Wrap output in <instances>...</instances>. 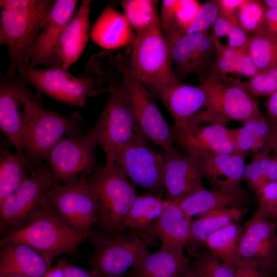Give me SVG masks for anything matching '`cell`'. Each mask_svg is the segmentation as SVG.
I'll return each instance as SVG.
<instances>
[{
    "mask_svg": "<svg viewBox=\"0 0 277 277\" xmlns=\"http://www.w3.org/2000/svg\"><path fill=\"white\" fill-rule=\"evenodd\" d=\"M77 3L75 0L55 1L46 24L24 58L30 67L45 65L51 68H62L58 55L59 41L65 27L73 16Z\"/></svg>",
    "mask_w": 277,
    "mask_h": 277,
    "instance_id": "obj_18",
    "label": "cell"
},
{
    "mask_svg": "<svg viewBox=\"0 0 277 277\" xmlns=\"http://www.w3.org/2000/svg\"><path fill=\"white\" fill-rule=\"evenodd\" d=\"M276 224H277V222H276Z\"/></svg>",
    "mask_w": 277,
    "mask_h": 277,
    "instance_id": "obj_59",
    "label": "cell"
},
{
    "mask_svg": "<svg viewBox=\"0 0 277 277\" xmlns=\"http://www.w3.org/2000/svg\"><path fill=\"white\" fill-rule=\"evenodd\" d=\"M197 76L209 97L210 124L225 127L233 121L243 123L261 110L254 97L240 84L239 79L224 80L203 73Z\"/></svg>",
    "mask_w": 277,
    "mask_h": 277,
    "instance_id": "obj_11",
    "label": "cell"
},
{
    "mask_svg": "<svg viewBox=\"0 0 277 277\" xmlns=\"http://www.w3.org/2000/svg\"><path fill=\"white\" fill-rule=\"evenodd\" d=\"M173 144L194 157L202 156L235 153L231 129L206 124L184 129L171 126Z\"/></svg>",
    "mask_w": 277,
    "mask_h": 277,
    "instance_id": "obj_20",
    "label": "cell"
},
{
    "mask_svg": "<svg viewBox=\"0 0 277 277\" xmlns=\"http://www.w3.org/2000/svg\"><path fill=\"white\" fill-rule=\"evenodd\" d=\"M220 8L217 0L208 1L201 4L195 18L183 33L209 31L219 16Z\"/></svg>",
    "mask_w": 277,
    "mask_h": 277,
    "instance_id": "obj_41",
    "label": "cell"
},
{
    "mask_svg": "<svg viewBox=\"0 0 277 277\" xmlns=\"http://www.w3.org/2000/svg\"><path fill=\"white\" fill-rule=\"evenodd\" d=\"M269 122L273 137V148L275 149V156L277 157V124L273 123L270 119Z\"/></svg>",
    "mask_w": 277,
    "mask_h": 277,
    "instance_id": "obj_53",
    "label": "cell"
},
{
    "mask_svg": "<svg viewBox=\"0 0 277 277\" xmlns=\"http://www.w3.org/2000/svg\"><path fill=\"white\" fill-rule=\"evenodd\" d=\"M258 209L273 222H277V182H268L256 192Z\"/></svg>",
    "mask_w": 277,
    "mask_h": 277,
    "instance_id": "obj_42",
    "label": "cell"
},
{
    "mask_svg": "<svg viewBox=\"0 0 277 277\" xmlns=\"http://www.w3.org/2000/svg\"><path fill=\"white\" fill-rule=\"evenodd\" d=\"M88 239L94 247L88 264L97 277H125L149 251L148 244L131 231L111 238L102 230H91Z\"/></svg>",
    "mask_w": 277,
    "mask_h": 277,
    "instance_id": "obj_9",
    "label": "cell"
},
{
    "mask_svg": "<svg viewBox=\"0 0 277 277\" xmlns=\"http://www.w3.org/2000/svg\"><path fill=\"white\" fill-rule=\"evenodd\" d=\"M276 224L259 209L244 226L236 255L239 263L253 264L267 273L277 264Z\"/></svg>",
    "mask_w": 277,
    "mask_h": 277,
    "instance_id": "obj_17",
    "label": "cell"
},
{
    "mask_svg": "<svg viewBox=\"0 0 277 277\" xmlns=\"http://www.w3.org/2000/svg\"><path fill=\"white\" fill-rule=\"evenodd\" d=\"M184 277H196L195 274L191 269L190 266Z\"/></svg>",
    "mask_w": 277,
    "mask_h": 277,
    "instance_id": "obj_56",
    "label": "cell"
},
{
    "mask_svg": "<svg viewBox=\"0 0 277 277\" xmlns=\"http://www.w3.org/2000/svg\"><path fill=\"white\" fill-rule=\"evenodd\" d=\"M215 54L213 61L203 74L224 80H232L229 74L252 77L259 71L250 56L248 47L234 49L224 45L220 40L213 39Z\"/></svg>",
    "mask_w": 277,
    "mask_h": 277,
    "instance_id": "obj_27",
    "label": "cell"
},
{
    "mask_svg": "<svg viewBox=\"0 0 277 277\" xmlns=\"http://www.w3.org/2000/svg\"><path fill=\"white\" fill-rule=\"evenodd\" d=\"M275 277H277V272L275 274Z\"/></svg>",
    "mask_w": 277,
    "mask_h": 277,
    "instance_id": "obj_58",
    "label": "cell"
},
{
    "mask_svg": "<svg viewBox=\"0 0 277 277\" xmlns=\"http://www.w3.org/2000/svg\"><path fill=\"white\" fill-rule=\"evenodd\" d=\"M56 265L62 269L64 277H97L92 269H83L60 257L58 258Z\"/></svg>",
    "mask_w": 277,
    "mask_h": 277,
    "instance_id": "obj_46",
    "label": "cell"
},
{
    "mask_svg": "<svg viewBox=\"0 0 277 277\" xmlns=\"http://www.w3.org/2000/svg\"><path fill=\"white\" fill-rule=\"evenodd\" d=\"M156 0H123L124 15L135 35L142 34L160 24Z\"/></svg>",
    "mask_w": 277,
    "mask_h": 277,
    "instance_id": "obj_35",
    "label": "cell"
},
{
    "mask_svg": "<svg viewBox=\"0 0 277 277\" xmlns=\"http://www.w3.org/2000/svg\"><path fill=\"white\" fill-rule=\"evenodd\" d=\"M158 98L172 116L171 126L181 129L209 124L211 109L209 97L204 88L180 82L157 93Z\"/></svg>",
    "mask_w": 277,
    "mask_h": 277,
    "instance_id": "obj_16",
    "label": "cell"
},
{
    "mask_svg": "<svg viewBox=\"0 0 277 277\" xmlns=\"http://www.w3.org/2000/svg\"><path fill=\"white\" fill-rule=\"evenodd\" d=\"M244 197L243 191L226 192L214 188L208 190L204 188L173 202L192 218L215 209L238 207Z\"/></svg>",
    "mask_w": 277,
    "mask_h": 277,
    "instance_id": "obj_30",
    "label": "cell"
},
{
    "mask_svg": "<svg viewBox=\"0 0 277 277\" xmlns=\"http://www.w3.org/2000/svg\"><path fill=\"white\" fill-rule=\"evenodd\" d=\"M266 6L262 1L244 0L237 12L240 26L252 37L265 28Z\"/></svg>",
    "mask_w": 277,
    "mask_h": 277,
    "instance_id": "obj_37",
    "label": "cell"
},
{
    "mask_svg": "<svg viewBox=\"0 0 277 277\" xmlns=\"http://www.w3.org/2000/svg\"><path fill=\"white\" fill-rule=\"evenodd\" d=\"M90 233L76 231L57 216L46 199L23 227L5 233L1 241L26 244L36 251L49 268L61 254L74 258L80 245Z\"/></svg>",
    "mask_w": 277,
    "mask_h": 277,
    "instance_id": "obj_2",
    "label": "cell"
},
{
    "mask_svg": "<svg viewBox=\"0 0 277 277\" xmlns=\"http://www.w3.org/2000/svg\"><path fill=\"white\" fill-rule=\"evenodd\" d=\"M244 211L238 207L212 210L192 220L189 240L186 245L190 255L197 256L198 248L213 233L232 223L239 221Z\"/></svg>",
    "mask_w": 277,
    "mask_h": 277,
    "instance_id": "obj_28",
    "label": "cell"
},
{
    "mask_svg": "<svg viewBox=\"0 0 277 277\" xmlns=\"http://www.w3.org/2000/svg\"><path fill=\"white\" fill-rule=\"evenodd\" d=\"M262 2L267 8H277V0H264Z\"/></svg>",
    "mask_w": 277,
    "mask_h": 277,
    "instance_id": "obj_54",
    "label": "cell"
},
{
    "mask_svg": "<svg viewBox=\"0 0 277 277\" xmlns=\"http://www.w3.org/2000/svg\"><path fill=\"white\" fill-rule=\"evenodd\" d=\"M113 63L121 75V90L142 132L162 149L172 146L171 127L165 120L154 97L126 65L122 54L115 56Z\"/></svg>",
    "mask_w": 277,
    "mask_h": 277,
    "instance_id": "obj_5",
    "label": "cell"
},
{
    "mask_svg": "<svg viewBox=\"0 0 277 277\" xmlns=\"http://www.w3.org/2000/svg\"><path fill=\"white\" fill-rule=\"evenodd\" d=\"M232 23L227 18L219 14L213 25V33L211 35L212 38L220 40L221 37L227 36Z\"/></svg>",
    "mask_w": 277,
    "mask_h": 277,
    "instance_id": "obj_48",
    "label": "cell"
},
{
    "mask_svg": "<svg viewBox=\"0 0 277 277\" xmlns=\"http://www.w3.org/2000/svg\"><path fill=\"white\" fill-rule=\"evenodd\" d=\"M81 119L77 112L67 117L47 110L37 96L32 106L23 142L25 156L30 165L35 167L42 163L64 137L78 135Z\"/></svg>",
    "mask_w": 277,
    "mask_h": 277,
    "instance_id": "obj_8",
    "label": "cell"
},
{
    "mask_svg": "<svg viewBox=\"0 0 277 277\" xmlns=\"http://www.w3.org/2000/svg\"><path fill=\"white\" fill-rule=\"evenodd\" d=\"M192 222L177 204L168 202L161 216L137 236L148 244L157 238L162 247L183 251L190 236Z\"/></svg>",
    "mask_w": 277,
    "mask_h": 277,
    "instance_id": "obj_21",
    "label": "cell"
},
{
    "mask_svg": "<svg viewBox=\"0 0 277 277\" xmlns=\"http://www.w3.org/2000/svg\"><path fill=\"white\" fill-rule=\"evenodd\" d=\"M26 83L22 75L2 76L0 82V127L15 153L25 157L24 138L37 97L27 88Z\"/></svg>",
    "mask_w": 277,
    "mask_h": 277,
    "instance_id": "obj_14",
    "label": "cell"
},
{
    "mask_svg": "<svg viewBox=\"0 0 277 277\" xmlns=\"http://www.w3.org/2000/svg\"><path fill=\"white\" fill-rule=\"evenodd\" d=\"M248 51L259 72L277 67V34L265 28L250 37Z\"/></svg>",
    "mask_w": 277,
    "mask_h": 277,
    "instance_id": "obj_36",
    "label": "cell"
},
{
    "mask_svg": "<svg viewBox=\"0 0 277 277\" xmlns=\"http://www.w3.org/2000/svg\"><path fill=\"white\" fill-rule=\"evenodd\" d=\"M164 34L177 78L180 81L190 75L196 74L194 55L186 34L174 31Z\"/></svg>",
    "mask_w": 277,
    "mask_h": 277,
    "instance_id": "obj_34",
    "label": "cell"
},
{
    "mask_svg": "<svg viewBox=\"0 0 277 277\" xmlns=\"http://www.w3.org/2000/svg\"><path fill=\"white\" fill-rule=\"evenodd\" d=\"M92 1L83 0L61 36L58 55L62 69L68 70L82 55L90 35L89 21Z\"/></svg>",
    "mask_w": 277,
    "mask_h": 277,
    "instance_id": "obj_23",
    "label": "cell"
},
{
    "mask_svg": "<svg viewBox=\"0 0 277 277\" xmlns=\"http://www.w3.org/2000/svg\"><path fill=\"white\" fill-rule=\"evenodd\" d=\"M97 146L90 130L82 135L64 137L45 159L53 180L69 184L87 177L99 167L95 155Z\"/></svg>",
    "mask_w": 277,
    "mask_h": 277,
    "instance_id": "obj_13",
    "label": "cell"
},
{
    "mask_svg": "<svg viewBox=\"0 0 277 277\" xmlns=\"http://www.w3.org/2000/svg\"><path fill=\"white\" fill-rule=\"evenodd\" d=\"M160 153L165 164V200L176 202L205 188L195 157L183 155L173 145L162 149Z\"/></svg>",
    "mask_w": 277,
    "mask_h": 277,
    "instance_id": "obj_19",
    "label": "cell"
},
{
    "mask_svg": "<svg viewBox=\"0 0 277 277\" xmlns=\"http://www.w3.org/2000/svg\"><path fill=\"white\" fill-rule=\"evenodd\" d=\"M265 28L268 31L277 34V23L267 25Z\"/></svg>",
    "mask_w": 277,
    "mask_h": 277,
    "instance_id": "obj_55",
    "label": "cell"
},
{
    "mask_svg": "<svg viewBox=\"0 0 277 277\" xmlns=\"http://www.w3.org/2000/svg\"><path fill=\"white\" fill-rule=\"evenodd\" d=\"M100 71L108 83L109 95L94 126L90 129L97 145L107 155H112L121 147L145 139L137 126L128 103L121 88L115 84L108 71Z\"/></svg>",
    "mask_w": 277,
    "mask_h": 277,
    "instance_id": "obj_6",
    "label": "cell"
},
{
    "mask_svg": "<svg viewBox=\"0 0 277 277\" xmlns=\"http://www.w3.org/2000/svg\"><path fill=\"white\" fill-rule=\"evenodd\" d=\"M27 159L8 150L0 157V202L13 192L33 169Z\"/></svg>",
    "mask_w": 277,
    "mask_h": 277,
    "instance_id": "obj_33",
    "label": "cell"
},
{
    "mask_svg": "<svg viewBox=\"0 0 277 277\" xmlns=\"http://www.w3.org/2000/svg\"><path fill=\"white\" fill-rule=\"evenodd\" d=\"M0 245V277H41L49 268L43 257L26 244L1 241Z\"/></svg>",
    "mask_w": 277,
    "mask_h": 277,
    "instance_id": "obj_24",
    "label": "cell"
},
{
    "mask_svg": "<svg viewBox=\"0 0 277 277\" xmlns=\"http://www.w3.org/2000/svg\"><path fill=\"white\" fill-rule=\"evenodd\" d=\"M244 226L232 223L212 234L205 244L209 252L222 262L236 267L239 263L236 251Z\"/></svg>",
    "mask_w": 277,
    "mask_h": 277,
    "instance_id": "obj_32",
    "label": "cell"
},
{
    "mask_svg": "<svg viewBox=\"0 0 277 277\" xmlns=\"http://www.w3.org/2000/svg\"><path fill=\"white\" fill-rule=\"evenodd\" d=\"M229 47L234 49H244L248 47L249 36L239 23H232L227 34Z\"/></svg>",
    "mask_w": 277,
    "mask_h": 277,
    "instance_id": "obj_44",
    "label": "cell"
},
{
    "mask_svg": "<svg viewBox=\"0 0 277 277\" xmlns=\"http://www.w3.org/2000/svg\"><path fill=\"white\" fill-rule=\"evenodd\" d=\"M6 277H29V276H25V275H14L8 276Z\"/></svg>",
    "mask_w": 277,
    "mask_h": 277,
    "instance_id": "obj_57",
    "label": "cell"
},
{
    "mask_svg": "<svg viewBox=\"0 0 277 277\" xmlns=\"http://www.w3.org/2000/svg\"><path fill=\"white\" fill-rule=\"evenodd\" d=\"M196 257L190 264L196 277H235L236 267L223 263L210 252Z\"/></svg>",
    "mask_w": 277,
    "mask_h": 277,
    "instance_id": "obj_38",
    "label": "cell"
},
{
    "mask_svg": "<svg viewBox=\"0 0 277 277\" xmlns=\"http://www.w3.org/2000/svg\"><path fill=\"white\" fill-rule=\"evenodd\" d=\"M240 84L253 96L269 97L277 91V67L259 72Z\"/></svg>",
    "mask_w": 277,
    "mask_h": 277,
    "instance_id": "obj_39",
    "label": "cell"
},
{
    "mask_svg": "<svg viewBox=\"0 0 277 277\" xmlns=\"http://www.w3.org/2000/svg\"><path fill=\"white\" fill-rule=\"evenodd\" d=\"M98 203L96 224L110 238L126 233V221L137 196L136 189L114 160L106 156L87 179Z\"/></svg>",
    "mask_w": 277,
    "mask_h": 277,
    "instance_id": "obj_3",
    "label": "cell"
},
{
    "mask_svg": "<svg viewBox=\"0 0 277 277\" xmlns=\"http://www.w3.org/2000/svg\"><path fill=\"white\" fill-rule=\"evenodd\" d=\"M18 72L27 83L56 101L71 106L83 107L88 96L96 94L102 87L103 76L90 70L87 75L77 77L60 68L37 69L30 67L24 59ZM98 74V73H97Z\"/></svg>",
    "mask_w": 277,
    "mask_h": 277,
    "instance_id": "obj_7",
    "label": "cell"
},
{
    "mask_svg": "<svg viewBox=\"0 0 277 277\" xmlns=\"http://www.w3.org/2000/svg\"><path fill=\"white\" fill-rule=\"evenodd\" d=\"M106 156L112 158L134 184L162 197L165 193L164 159L161 153L147 146L145 139L126 145Z\"/></svg>",
    "mask_w": 277,
    "mask_h": 277,
    "instance_id": "obj_15",
    "label": "cell"
},
{
    "mask_svg": "<svg viewBox=\"0 0 277 277\" xmlns=\"http://www.w3.org/2000/svg\"><path fill=\"white\" fill-rule=\"evenodd\" d=\"M266 108L269 118L277 124V91L268 97Z\"/></svg>",
    "mask_w": 277,
    "mask_h": 277,
    "instance_id": "obj_49",
    "label": "cell"
},
{
    "mask_svg": "<svg viewBox=\"0 0 277 277\" xmlns=\"http://www.w3.org/2000/svg\"><path fill=\"white\" fill-rule=\"evenodd\" d=\"M41 277H64L62 269L58 265L49 268Z\"/></svg>",
    "mask_w": 277,
    "mask_h": 277,
    "instance_id": "obj_52",
    "label": "cell"
},
{
    "mask_svg": "<svg viewBox=\"0 0 277 277\" xmlns=\"http://www.w3.org/2000/svg\"><path fill=\"white\" fill-rule=\"evenodd\" d=\"M168 202L151 193L137 195L126 221V227L137 236L161 216Z\"/></svg>",
    "mask_w": 277,
    "mask_h": 277,
    "instance_id": "obj_31",
    "label": "cell"
},
{
    "mask_svg": "<svg viewBox=\"0 0 277 277\" xmlns=\"http://www.w3.org/2000/svg\"><path fill=\"white\" fill-rule=\"evenodd\" d=\"M190 266L183 250L161 247L156 252L148 251L125 277H184Z\"/></svg>",
    "mask_w": 277,
    "mask_h": 277,
    "instance_id": "obj_26",
    "label": "cell"
},
{
    "mask_svg": "<svg viewBox=\"0 0 277 277\" xmlns=\"http://www.w3.org/2000/svg\"><path fill=\"white\" fill-rule=\"evenodd\" d=\"M201 4L194 0H178L174 19L169 32H179L183 33L193 21Z\"/></svg>",
    "mask_w": 277,
    "mask_h": 277,
    "instance_id": "obj_40",
    "label": "cell"
},
{
    "mask_svg": "<svg viewBox=\"0 0 277 277\" xmlns=\"http://www.w3.org/2000/svg\"><path fill=\"white\" fill-rule=\"evenodd\" d=\"M55 1L1 0L0 44L8 47L6 76L13 77L46 24Z\"/></svg>",
    "mask_w": 277,
    "mask_h": 277,
    "instance_id": "obj_1",
    "label": "cell"
},
{
    "mask_svg": "<svg viewBox=\"0 0 277 277\" xmlns=\"http://www.w3.org/2000/svg\"><path fill=\"white\" fill-rule=\"evenodd\" d=\"M132 45L129 67L153 96L180 82L160 24L135 35Z\"/></svg>",
    "mask_w": 277,
    "mask_h": 277,
    "instance_id": "obj_4",
    "label": "cell"
},
{
    "mask_svg": "<svg viewBox=\"0 0 277 277\" xmlns=\"http://www.w3.org/2000/svg\"><path fill=\"white\" fill-rule=\"evenodd\" d=\"M247 155L237 153L212 154L195 157L203 177L214 189L226 192L243 191L241 183Z\"/></svg>",
    "mask_w": 277,
    "mask_h": 277,
    "instance_id": "obj_22",
    "label": "cell"
},
{
    "mask_svg": "<svg viewBox=\"0 0 277 277\" xmlns=\"http://www.w3.org/2000/svg\"><path fill=\"white\" fill-rule=\"evenodd\" d=\"M87 177L69 184L53 180L47 197L64 223L76 231L90 233L96 222L98 203Z\"/></svg>",
    "mask_w": 277,
    "mask_h": 277,
    "instance_id": "obj_10",
    "label": "cell"
},
{
    "mask_svg": "<svg viewBox=\"0 0 277 277\" xmlns=\"http://www.w3.org/2000/svg\"><path fill=\"white\" fill-rule=\"evenodd\" d=\"M268 182H277V157L272 156L267 172Z\"/></svg>",
    "mask_w": 277,
    "mask_h": 277,
    "instance_id": "obj_50",
    "label": "cell"
},
{
    "mask_svg": "<svg viewBox=\"0 0 277 277\" xmlns=\"http://www.w3.org/2000/svg\"><path fill=\"white\" fill-rule=\"evenodd\" d=\"M265 27L277 23V8H267L265 14Z\"/></svg>",
    "mask_w": 277,
    "mask_h": 277,
    "instance_id": "obj_51",
    "label": "cell"
},
{
    "mask_svg": "<svg viewBox=\"0 0 277 277\" xmlns=\"http://www.w3.org/2000/svg\"><path fill=\"white\" fill-rule=\"evenodd\" d=\"M92 41L105 49H115L133 45L135 33L124 16L108 4L91 31Z\"/></svg>",
    "mask_w": 277,
    "mask_h": 277,
    "instance_id": "obj_25",
    "label": "cell"
},
{
    "mask_svg": "<svg viewBox=\"0 0 277 277\" xmlns=\"http://www.w3.org/2000/svg\"><path fill=\"white\" fill-rule=\"evenodd\" d=\"M178 0H163L162 1L160 24L164 33L171 27L174 19Z\"/></svg>",
    "mask_w": 277,
    "mask_h": 277,
    "instance_id": "obj_45",
    "label": "cell"
},
{
    "mask_svg": "<svg viewBox=\"0 0 277 277\" xmlns=\"http://www.w3.org/2000/svg\"><path fill=\"white\" fill-rule=\"evenodd\" d=\"M235 153L254 155L263 148L273 144L269 119L260 110L240 128L231 129Z\"/></svg>",
    "mask_w": 277,
    "mask_h": 277,
    "instance_id": "obj_29",
    "label": "cell"
},
{
    "mask_svg": "<svg viewBox=\"0 0 277 277\" xmlns=\"http://www.w3.org/2000/svg\"><path fill=\"white\" fill-rule=\"evenodd\" d=\"M235 277H267V273L253 264L240 262L236 266Z\"/></svg>",
    "mask_w": 277,
    "mask_h": 277,
    "instance_id": "obj_47",
    "label": "cell"
},
{
    "mask_svg": "<svg viewBox=\"0 0 277 277\" xmlns=\"http://www.w3.org/2000/svg\"><path fill=\"white\" fill-rule=\"evenodd\" d=\"M243 180L246 181L249 186L255 192L268 182L263 173L256 155L250 162L246 164Z\"/></svg>",
    "mask_w": 277,
    "mask_h": 277,
    "instance_id": "obj_43",
    "label": "cell"
},
{
    "mask_svg": "<svg viewBox=\"0 0 277 277\" xmlns=\"http://www.w3.org/2000/svg\"><path fill=\"white\" fill-rule=\"evenodd\" d=\"M53 180L49 166L34 167L24 182L0 202V229L5 233L24 226L47 198Z\"/></svg>",
    "mask_w": 277,
    "mask_h": 277,
    "instance_id": "obj_12",
    "label": "cell"
}]
</instances>
